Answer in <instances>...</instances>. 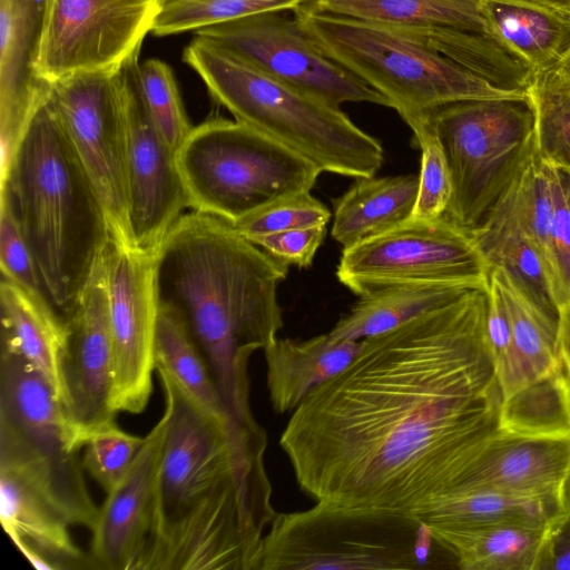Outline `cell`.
<instances>
[{
	"label": "cell",
	"mask_w": 570,
	"mask_h": 570,
	"mask_svg": "<svg viewBox=\"0 0 570 570\" xmlns=\"http://www.w3.org/2000/svg\"><path fill=\"white\" fill-rule=\"evenodd\" d=\"M537 111L538 158L570 174V90L551 70L529 90Z\"/></svg>",
	"instance_id": "36"
},
{
	"label": "cell",
	"mask_w": 570,
	"mask_h": 570,
	"mask_svg": "<svg viewBox=\"0 0 570 570\" xmlns=\"http://www.w3.org/2000/svg\"><path fill=\"white\" fill-rule=\"evenodd\" d=\"M488 301L489 282L360 341L348 366L312 391L281 434L301 491L414 515L455 490L499 428Z\"/></svg>",
	"instance_id": "1"
},
{
	"label": "cell",
	"mask_w": 570,
	"mask_h": 570,
	"mask_svg": "<svg viewBox=\"0 0 570 570\" xmlns=\"http://www.w3.org/2000/svg\"><path fill=\"white\" fill-rule=\"evenodd\" d=\"M4 203L31 250L46 296L66 317L111 239L106 214L48 98L31 118L6 175Z\"/></svg>",
	"instance_id": "4"
},
{
	"label": "cell",
	"mask_w": 570,
	"mask_h": 570,
	"mask_svg": "<svg viewBox=\"0 0 570 570\" xmlns=\"http://www.w3.org/2000/svg\"><path fill=\"white\" fill-rule=\"evenodd\" d=\"M176 161L188 206L230 225L309 191L322 173L257 129L222 118L194 127L177 150Z\"/></svg>",
	"instance_id": "8"
},
{
	"label": "cell",
	"mask_w": 570,
	"mask_h": 570,
	"mask_svg": "<svg viewBox=\"0 0 570 570\" xmlns=\"http://www.w3.org/2000/svg\"><path fill=\"white\" fill-rule=\"evenodd\" d=\"M439 141L452 180L444 215L472 234L538 157L537 111L529 92L436 106L407 124Z\"/></svg>",
	"instance_id": "6"
},
{
	"label": "cell",
	"mask_w": 570,
	"mask_h": 570,
	"mask_svg": "<svg viewBox=\"0 0 570 570\" xmlns=\"http://www.w3.org/2000/svg\"><path fill=\"white\" fill-rule=\"evenodd\" d=\"M167 431L153 522L137 570H257L277 512L264 429L204 410L164 370Z\"/></svg>",
	"instance_id": "2"
},
{
	"label": "cell",
	"mask_w": 570,
	"mask_h": 570,
	"mask_svg": "<svg viewBox=\"0 0 570 570\" xmlns=\"http://www.w3.org/2000/svg\"><path fill=\"white\" fill-rule=\"evenodd\" d=\"M0 521L14 546L39 570L91 568L71 538V524L42 494L0 469Z\"/></svg>",
	"instance_id": "21"
},
{
	"label": "cell",
	"mask_w": 570,
	"mask_h": 570,
	"mask_svg": "<svg viewBox=\"0 0 570 570\" xmlns=\"http://www.w3.org/2000/svg\"><path fill=\"white\" fill-rule=\"evenodd\" d=\"M491 265L472 234L445 217L409 219L399 227L343 248L336 276L357 296L405 284H476Z\"/></svg>",
	"instance_id": "11"
},
{
	"label": "cell",
	"mask_w": 570,
	"mask_h": 570,
	"mask_svg": "<svg viewBox=\"0 0 570 570\" xmlns=\"http://www.w3.org/2000/svg\"><path fill=\"white\" fill-rule=\"evenodd\" d=\"M159 0H50L36 63L47 83L118 71L151 32Z\"/></svg>",
	"instance_id": "14"
},
{
	"label": "cell",
	"mask_w": 570,
	"mask_h": 570,
	"mask_svg": "<svg viewBox=\"0 0 570 570\" xmlns=\"http://www.w3.org/2000/svg\"><path fill=\"white\" fill-rule=\"evenodd\" d=\"M139 81L147 110L157 130L175 151L194 128L185 111L171 68L151 58L139 65Z\"/></svg>",
	"instance_id": "37"
},
{
	"label": "cell",
	"mask_w": 570,
	"mask_h": 570,
	"mask_svg": "<svg viewBox=\"0 0 570 570\" xmlns=\"http://www.w3.org/2000/svg\"><path fill=\"white\" fill-rule=\"evenodd\" d=\"M294 19L324 56L386 97L406 124L446 102L514 94L400 28L328 13L312 0L294 11Z\"/></svg>",
	"instance_id": "7"
},
{
	"label": "cell",
	"mask_w": 570,
	"mask_h": 570,
	"mask_svg": "<svg viewBox=\"0 0 570 570\" xmlns=\"http://www.w3.org/2000/svg\"><path fill=\"white\" fill-rule=\"evenodd\" d=\"M0 266L3 278L46 296L31 250L4 203H0Z\"/></svg>",
	"instance_id": "41"
},
{
	"label": "cell",
	"mask_w": 570,
	"mask_h": 570,
	"mask_svg": "<svg viewBox=\"0 0 570 570\" xmlns=\"http://www.w3.org/2000/svg\"><path fill=\"white\" fill-rule=\"evenodd\" d=\"M156 367L164 370L204 410L237 423L227 412L208 363L186 325L160 308L155 338Z\"/></svg>",
	"instance_id": "33"
},
{
	"label": "cell",
	"mask_w": 570,
	"mask_h": 570,
	"mask_svg": "<svg viewBox=\"0 0 570 570\" xmlns=\"http://www.w3.org/2000/svg\"><path fill=\"white\" fill-rule=\"evenodd\" d=\"M489 281L499 288L507 306L523 387L563 366L559 351L560 322L537 305L502 267L491 265Z\"/></svg>",
	"instance_id": "31"
},
{
	"label": "cell",
	"mask_w": 570,
	"mask_h": 570,
	"mask_svg": "<svg viewBox=\"0 0 570 570\" xmlns=\"http://www.w3.org/2000/svg\"><path fill=\"white\" fill-rule=\"evenodd\" d=\"M569 475L570 435L530 436L498 428L481 442L454 491L489 488L563 499Z\"/></svg>",
	"instance_id": "20"
},
{
	"label": "cell",
	"mask_w": 570,
	"mask_h": 570,
	"mask_svg": "<svg viewBox=\"0 0 570 570\" xmlns=\"http://www.w3.org/2000/svg\"><path fill=\"white\" fill-rule=\"evenodd\" d=\"M49 100L102 204L111 239L136 248L129 219L119 70L58 79L51 83Z\"/></svg>",
	"instance_id": "12"
},
{
	"label": "cell",
	"mask_w": 570,
	"mask_h": 570,
	"mask_svg": "<svg viewBox=\"0 0 570 570\" xmlns=\"http://www.w3.org/2000/svg\"><path fill=\"white\" fill-rule=\"evenodd\" d=\"M570 13V0H541Z\"/></svg>",
	"instance_id": "48"
},
{
	"label": "cell",
	"mask_w": 570,
	"mask_h": 570,
	"mask_svg": "<svg viewBox=\"0 0 570 570\" xmlns=\"http://www.w3.org/2000/svg\"><path fill=\"white\" fill-rule=\"evenodd\" d=\"M492 32L535 75L552 70L570 49V13L541 0H480Z\"/></svg>",
	"instance_id": "25"
},
{
	"label": "cell",
	"mask_w": 570,
	"mask_h": 570,
	"mask_svg": "<svg viewBox=\"0 0 570 570\" xmlns=\"http://www.w3.org/2000/svg\"><path fill=\"white\" fill-rule=\"evenodd\" d=\"M499 428L530 436L570 435V377L564 367L532 381L501 401Z\"/></svg>",
	"instance_id": "34"
},
{
	"label": "cell",
	"mask_w": 570,
	"mask_h": 570,
	"mask_svg": "<svg viewBox=\"0 0 570 570\" xmlns=\"http://www.w3.org/2000/svg\"><path fill=\"white\" fill-rule=\"evenodd\" d=\"M63 320L60 409L68 446L79 453L92 433L116 423L117 414L110 407L114 352L104 254Z\"/></svg>",
	"instance_id": "16"
},
{
	"label": "cell",
	"mask_w": 570,
	"mask_h": 570,
	"mask_svg": "<svg viewBox=\"0 0 570 570\" xmlns=\"http://www.w3.org/2000/svg\"><path fill=\"white\" fill-rule=\"evenodd\" d=\"M438 542L410 513L325 502L276 513L257 570H396L433 568Z\"/></svg>",
	"instance_id": "9"
},
{
	"label": "cell",
	"mask_w": 570,
	"mask_h": 570,
	"mask_svg": "<svg viewBox=\"0 0 570 570\" xmlns=\"http://www.w3.org/2000/svg\"><path fill=\"white\" fill-rule=\"evenodd\" d=\"M564 509L557 495L525 494L489 488L450 492L414 514L429 524H478L528 521L549 524Z\"/></svg>",
	"instance_id": "30"
},
{
	"label": "cell",
	"mask_w": 570,
	"mask_h": 570,
	"mask_svg": "<svg viewBox=\"0 0 570 570\" xmlns=\"http://www.w3.org/2000/svg\"><path fill=\"white\" fill-rule=\"evenodd\" d=\"M551 71L570 90V49Z\"/></svg>",
	"instance_id": "46"
},
{
	"label": "cell",
	"mask_w": 570,
	"mask_h": 570,
	"mask_svg": "<svg viewBox=\"0 0 570 570\" xmlns=\"http://www.w3.org/2000/svg\"><path fill=\"white\" fill-rule=\"evenodd\" d=\"M330 219V209L309 191H304L276 202L232 226L252 239L277 232L326 226Z\"/></svg>",
	"instance_id": "40"
},
{
	"label": "cell",
	"mask_w": 570,
	"mask_h": 570,
	"mask_svg": "<svg viewBox=\"0 0 570 570\" xmlns=\"http://www.w3.org/2000/svg\"><path fill=\"white\" fill-rule=\"evenodd\" d=\"M311 0H159L151 32L171 36L266 12L297 10Z\"/></svg>",
	"instance_id": "35"
},
{
	"label": "cell",
	"mask_w": 570,
	"mask_h": 570,
	"mask_svg": "<svg viewBox=\"0 0 570 570\" xmlns=\"http://www.w3.org/2000/svg\"><path fill=\"white\" fill-rule=\"evenodd\" d=\"M472 236L490 265L505 269L537 305L560 322L564 296L505 200Z\"/></svg>",
	"instance_id": "27"
},
{
	"label": "cell",
	"mask_w": 570,
	"mask_h": 570,
	"mask_svg": "<svg viewBox=\"0 0 570 570\" xmlns=\"http://www.w3.org/2000/svg\"><path fill=\"white\" fill-rule=\"evenodd\" d=\"M317 9L401 28H452L492 32L480 0H312Z\"/></svg>",
	"instance_id": "32"
},
{
	"label": "cell",
	"mask_w": 570,
	"mask_h": 570,
	"mask_svg": "<svg viewBox=\"0 0 570 570\" xmlns=\"http://www.w3.org/2000/svg\"><path fill=\"white\" fill-rule=\"evenodd\" d=\"M396 28L500 90L529 92L535 79L533 68L493 32L441 27Z\"/></svg>",
	"instance_id": "28"
},
{
	"label": "cell",
	"mask_w": 570,
	"mask_h": 570,
	"mask_svg": "<svg viewBox=\"0 0 570 570\" xmlns=\"http://www.w3.org/2000/svg\"><path fill=\"white\" fill-rule=\"evenodd\" d=\"M287 273L230 224L197 212L179 217L155 255L159 308L186 325L242 424L255 421L248 362L283 327L277 287Z\"/></svg>",
	"instance_id": "3"
},
{
	"label": "cell",
	"mask_w": 570,
	"mask_h": 570,
	"mask_svg": "<svg viewBox=\"0 0 570 570\" xmlns=\"http://www.w3.org/2000/svg\"><path fill=\"white\" fill-rule=\"evenodd\" d=\"M534 570H570V510L548 525Z\"/></svg>",
	"instance_id": "44"
},
{
	"label": "cell",
	"mask_w": 570,
	"mask_h": 570,
	"mask_svg": "<svg viewBox=\"0 0 570 570\" xmlns=\"http://www.w3.org/2000/svg\"><path fill=\"white\" fill-rule=\"evenodd\" d=\"M49 4L50 0H0L1 177L50 92L51 85L36 71Z\"/></svg>",
	"instance_id": "19"
},
{
	"label": "cell",
	"mask_w": 570,
	"mask_h": 570,
	"mask_svg": "<svg viewBox=\"0 0 570 570\" xmlns=\"http://www.w3.org/2000/svg\"><path fill=\"white\" fill-rule=\"evenodd\" d=\"M0 469L50 501L71 527L92 531L99 508L82 460L67 442L60 405L48 382L18 352L1 345Z\"/></svg>",
	"instance_id": "10"
},
{
	"label": "cell",
	"mask_w": 570,
	"mask_h": 570,
	"mask_svg": "<svg viewBox=\"0 0 570 570\" xmlns=\"http://www.w3.org/2000/svg\"><path fill=\"white\" fill-rule=\"evenodd\" d=\"M544 164L550 177L553 205L552 242L561 284L567 298L566 306H568L570 305V205L558 168Z\"/></svg>",
	"instance_id": "43"
},
{
	"label": "cell",
	"mask_w": 570,
	"mask_h": 570,
	"mask_svg": "<svg viewBox=\"0 0 570 570\" xmlns=\"http://www.w3.org/2000/svg\"><path fill=\"white\" fill-rule=\"evenodd\" d=\"M139 52L119 69L134 245L155 254L188 206L176 153L157 130L139 81Z\"/></svg>",
	"instance_id": "17"
},
{
	"label": "cell",
	"mask_w": 570,
	"mask_h": 570,
	"mask_svg": "<svg viewBox=\"0 0 570 570\" xmlns=\"http://www.w3.org/2000/svg\"><path fill=\"white\" fill-rule=\"evenodd\" d=\"M563 504L566 510H570V475L567 480L563 491Z\"/></svg>",
	"instance_id": "49"
},
{
	"label": "cell",
	"mask_w": 570,
	"mask_h": 570,
	"mask_svg": "<svg viewBox=\"0 0 570 570\" xmlns=\"http://www.w3.org/2000/svg\"><path fill=\"white\" fill-rule=\"evenodd\" d=\"M426 524L459 569L534 570L550 523Z\"/></svg>",
	"instance_id": "24"
},
{
	"label": "cell",
	"mask_w": 570,
	"mask_h": 570,
	"mask_svg": "<svg viewBox=\"0 0 570 570\" xmlns=\"http://www.w3.org/2000/svg\"><path fill=\"white\" fill-rule=\"evenodd\" d=\"M558 170H559V174H560L561 183L563 185L567 199H568L569 205H570V174L564 171V170H561L559 168H558Z\"/></svg>",
	"instance_id": "47"
},
{
	"label": "cell",
	"mask_w": 570,
	"mask_h": 570,
	"mask_svg": "<svg viewBox=\"0 0 570 570\" xmlns=\"http://www.w3.org/2000/svg\"><path fill=\"white\" fill-rule=\"evenodd\" d=\"M559 351L563 367L570 377V305L566 306L560 315Z\"/></svg>",
	"instance_id": "45"
},
{
	"label": "cell",
	"mask_w": 570,
	"mask_h": 570,
	"mask_svg": "<svg viewBox=\"0 0 570 570\" xmlns=\"http://www.w3.org/2000/svg\"><path fill=\"white\" fill-rule=\"evenodd\" d=\"M0 306L1 345L18 352L38 370L60 405V364L66 343L63 317L46 296L3 277Z\"/></svg>",
	"instance_id": "23"
},
{
	"label": "cell",
	"mask_w": 570,
	"mask_h": 570,
	"mask_svg": "<svg viewBox=\"0 0 570 570\" xmlns=\"http://www.w3.org/2000/svg\"><path fill=\"white\" fill-rule=\"evenodd\" d=\"M239 60L288 86L340 108L370 102L391 108L381 92L324 56L295 19L266 12L195 31Z\"/></svg>",
	"instance_id": "13"
},
{
	"label": "cell",
	"mask_w": 570,
	"mask_h": 570,
	"mask_svg": "<svg viewBox=\"0 0 570 570\" xmlns=\"http://www.w3.org/2000/svg\"><path fill=\"white\" fill-rule=\"evenodd\" d=\"M489 282V281H488ZM405 284L383 287L358 301L328 332L336 338L361 341L389 332L485 284Z\"/></svg>",
	"instance_id": "29"
},
{
	"label": "cell",
	"mask_w": 570,
	"mask_h": 570,
	"mask_svg": "<svg viewBox=\"0 0 570 570\" xmlns=\"http://www.w3.org/2000/svg\"><path fill=\"white\" fill-rule=\"evenodd\" d=\"M360 343L330 333L305 341L278 337L271 341L263 350L273 410L278 414L293 412L312 391L348 366Z\"/></svg>",
	"instance_id": "22"
},
{
	"label": "cell",
	"mask_w": 570,
	"mask_h": 570,
	"mask_svg": "<svg viewBox=\"0 0 570 570\" xmlns=\"http://www.w3.org/2000/svg\"><path fill=\"white\" fill-rule=\"evenodd\" d=\"M417 189L414 174L356 178L335 202L333 239L348 248L399 227L411 218Z\"/></svg>",
	"instance_id": "26"
},
{
	"label": "cell",
	"mask_w": 570,
	"mask_h": 570,
	"mask_svg": "<svg viewBox=\"0 0 570 570\" xmlns=\"http://www.w3.org/2000/svg\"><path fill=\"white\" fill-rule=\"evenodd\" d=\"M142 442L144 438L120 430L116 423L101 428L82 449L83 469L108 492L127 473Z\"/></svg>",
	"instance_id": "39"
},
{
	"label": "cell",
	"mask_w": 570,
	"mask_h": 570,
	"mask_svg": "<svg viewBox=\"0 0 570 570\" xmlns=\"http://www.w3.org/2000/svg\"><path fill=\"white\" fill-rule=\"evenodd\" d=\"M413 144L421 149V167L415 206L410 219L432 222L444 217L452 196V180L443 150L423 126L410 127Z\"/></svg>",
	"instance_id": "38"
},
{
	"label": "cell",
	"mask_w": 570,
	"mask_h": 570,
	"mask_svg": "<svg viewBox=\"0 0 570 570\" xmlns=\"http://www.w3.org/2000/svg\"><path fill=\"white\" fill-rule=\"evenodd\" d=\"M326 233V226H320L266 234L249 240L287 266L307 268Z\"/></svg>",
	"instance_id": "42"
},
{
	"label": "cell",
	"mask_w": 570,
	"mask_h": 570,
	"mask_svg": "<svg viewBox=\"0 0 570 570\" xmlns=\"http://www.w3.org/2000/svg\"><path fill=\"white\" fill-rule=\"evenodd\" d=\"M155 255L112 239L104 252L114 352L110 407L115 413H141L153 393L159 316Z\"/></svg>",
	"instance_id": "15"
},
{
	"label": "cell",
	"mask_w": 570,
	"mask_h": 570,
	"mask_svg": "<svg viewBox=\"0 0 570 570\" xmlns=\"http://www.w3.org/2000/svg\"><path fill=\"white\" fill-rule=\"evenodd\" d=\"M183 60L235 120L302 155L322 173L364 178L381 168V142L341 108L266 76L197 35Z\"/></svg>",
	"instance_id": "5"
},
{
	"label": "cell",
	"mask_w": 570,
	"mask_h": 570,
	"mask_svg": "<svg viewBox=\"0 0 570 570\" xmlns=\"http://www.w3.org/2000/svg\"><path fill=\"white\" fill-rule=\"evenodd\" d=\"M167 431L165 414L144 436L124 478L108 492L92 532L91 568L137 570L153 522L154 500Z\"/></svg>",
	"instance_id": "18"
}]
</instances>
